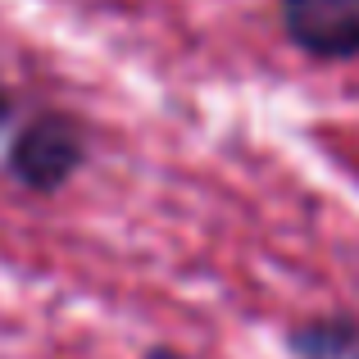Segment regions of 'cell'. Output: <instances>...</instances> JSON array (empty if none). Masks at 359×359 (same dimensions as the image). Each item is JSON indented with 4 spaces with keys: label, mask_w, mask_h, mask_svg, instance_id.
Returning a JSON list of instances; mask_svg holds the SVG:
<instances>
[{
    "label": "cell",
    "mask_w": 359,
    "mask_h": 359,
    "mask_svg": "<svg viewBox=\"0 0 359 359\" xmlns=\"http://www.w3.org/2000/svg\"><path fill=\"white\" fill-rule=\"evenodd\" d=\"M5 123H9V91L0 87V128H5Z\"/></svg>",
    "instance_id": "5"
},
{
    "label": "cell",
    "mask_w": 359,
    "mask_h": 359,
    "mask_svg": "<svg viewBox=\"0 0 359 359\" xmlns=\"http://www.w3.org/2000/svg\"><path fill=\"white\" fill-rule=\"evenodd\" d=\"M355 359H359V355H355Z\"/></svg>",
    "instance_id": "6"
},
{
    "label": "cell",
    "mask_w": 359,
    "mask_h": 359,
    "mask_svg": "<svg viewBox=\"0 0 359 359\" xmlns=\"http://www.w3.org/2000/svg\"><path fill=\"white\" fill-rule=\"evenodd\" d=\"M282 23L291 41L309 55H359V0H282Z\"/></svg>",
    "instance_id": "2"
},
{
    "label": "cell",
    "mask_w": 359,
    "mask_h": 359,
    "mask_svg": "<svg viewBox=\"0 0 359 359\" xmlns=\"http://www.w3.org/2000/svg\"><path fill=\"white\" fill-rule=\"evenodd\" d=\"M87 159L82 128L69 114H41L32 118L9 146V173L27 191H60Z\"/></svg>",
    "instance_id": "1"
},
{
    "label": "cell",
    "mask_w": 359,
    "mask_h": 359,
    "mask_svg": "<svg viewBox=\"0 0 359 359\" xmlns=\"http://www.w3.org/2000/svg\"><path fill=\"white\" fill-rule=\"evenodd\" d=\"M141 359H187L182 351H173V346H155V351H146Z\"/></svg>",
    "instance_id": "4"
},
{
    "label": "cell",
    "mask_w": 359,
    "mask_h": 359,
    "mask_svg": "<svg viewBox=\"0 0 359 359\" xmlns=\"http://www.w3.org/2000/svg\"><path fill=\"white\" fill-rule=\"evenodd\" d=\"M291 359H351L359 355V323L351 314H318L287 332Z\"/></svg>",
    "instance_id": "3"
}]
</instances>
